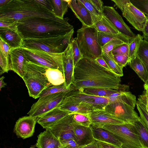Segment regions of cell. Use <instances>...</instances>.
<instances>
[{
  "label": "cell",
  "instance_id": "obj_12",
  "mask_svg": "<svg viewBox=\"0 0 148 148\" xmlns=\"http://www.w3.org/2000/svg\"><path fill=\"white\" fill-rule=\"evenodd\" d=\"M74 122L73 114L71 113L48 128L61 143L70 139L75 140L73 125Z\"/></svg>",
  "mask_w": 148,
  "mask_h": 148
},
{
  "label": "cell",
  "instance_id": "obj_55",
  "mask_svg": "<svg viewBox=\"0 0 148 148\" xmlns=\"http://www.w3.org/2000/svg\"><path fill=\"white\" fill-rule=\"evenodd\" d=\"M4 76H2L0 78V90H1V89L7 85V84L5 82L3 79L5 78Z\"/></svg>",
  "mask_w": 148,
  "mask_h": 148
},
{
  "label": "cell",
  "instance_id": "obj_48",
  "mask_svg": "<svg viewBox=\"0 0 148 148\" xmlns=\"http://www.w3.org/2000/svg\"><path fill=\"white\" fill-rule=\"evenodd\" d=\"M95 8L102 14L104 8L103 3L101 0H90Z\"/></svg>",
  "mask_w": 148,
  "mask_h": 148
},
{
  "label": "cell",
  "instance_id": "obj_20",
  "mask_svg": "<svg viewBox=\"0 0 148 148\" xmlns=\"http://www.w3.org/2000/svg\"><path fill=\"white\" fill-rule=\"evenodd\" d=\"M90 127L96 140L109 143L121 148L122 143L112 132L96 124H91Z\"/></svg>",
  "mask_w": 148,
  "mask_h": 148
},
{
  "label": "cell",
  "instance_id": "obj_45",
  "mask_svg": "<svg viewBox=\"0 0 148 148\" xmlns=\"http://www.w3.org/2000/svg\"><path fill=\"white\" fill-rule=\"evenodd\" d=\"M113 55L114 58L117 63L123 69L129 62L128 56L118 54H116Z\"/></svg>",
  "mask_w": 148,
  "mask_h": 148
},
{
  "label": "cell",
  "instance_id": "obj_5",
  "mask_svg": "<svg viewBox=\"0 0 148 148\" xmlns=\"http://www.w3.org/2000/svg\"><path fill=\"white\" fill-rule=\"evenodd\" d=\"M48 68L27 61L25 74L22 78L27 88L29 96L36 99L42 92L52 85L46 75Z\"/></svg>",
  "mask_w": 148,
  "mask_h": 148
},
{
  "label": "cell",
  "instance_id": "obj_59",
  "mask_svg": "<svg viewBox=\"0 0 148 148\" xmlns=\"http://www.w3.org/2000/svg\"><path fill=\"white\" fill-rule=\"evenodd\" d=\"M147 93H148V92H147Z\"/></svg>",
  "mask_w": 148,
  "mask_h": 148
},
{
  "label": "cell",
  "instance_id": "obj_34",
  "mask_svg": "<svg viewBox=\"0 0 148 148\" xmlns=\"http://www.w3.org/2000/svg\"><path fill=\"white\" fill-rule=\"evenodd\" d=\"M143 38V36L140 34H138L129 44V62L134 58L138 54L140 45Z\"/></svg>",
  "mask_w": 148,
  "mask_h": 148
},
{
  "label": "cell",
  "instance_id": "obj_39",
  "mask_svg": "<svg viewBox=\"0 0 148 148\" xmlns=\"http://www.w3.org/2000/svg\"><path fill=\"white\" fill-rule=\"evenodd\" d=\"M74 120L75 123L84 126L89 127L92 124L88 114L73 113Z\"/></svg>",
  "mask_w": 148,
  "mask_h": 148
},
{
  "label": "cell",
  "instance_id": "obj_58",
  "mask_svg": "<svg viewBox=\"0 0 148 148\" xmlns=\"http://www.w3.org/2000/svg\"><path fill=\"white\" fill-rule=\"evenodd\" d=\"M59 148H64L63 147L62 145V146L61 147H60Z\"/></svg>",
  "mask_w": 148,
  "mask_h": 148
},
{
  "label": "cell",
  "instance_id": "obj_29",
  "mask_svg": "<svg viewBox=\"0 0 148 148\" xmlns=\"http://www.w3.org/2000/svg\"><path fill=\"white\" fill-rule=\"evenodd\" d=\"M132 124L135 127L139 139L143 148H148V128L140 119Z\"/></svg>",
  "mask_w": 148,
  "mask_h": 148
},
{
  "label": "cell",
  "instance_id": "obj_28",
  "mask_svg": "<svg viewBox=\"0 0 148 148\" xmlns=\"http://www.w3.org/2000/svg\"><path fill=\"white\" fill-rule=\"evenodd\" d=\"M46 75L49 82L52 85H60L65 82L63 73L58 69L48 68Z\"/></svg>",
  "mask_w": 148,
  "mask_h": 148
},
{
  "label": "cell",
  "instance_id": "obj_56",
  "mask_svg": "<svg viewBox=\"0 0 148 148\" xmlns=\"http://www.w3.org/2000/svg\"><path fill=\"white\" fill-rule=\"evenodd\" d=\"M10 0H0V7H1L8 3Z\"/></svg>",
  "mask_w": 148,
  "mask_h": 148
},
{
  "label": "cell",
  "instance_id": "obj_2",
  "mask_svg": "<svg viewBox=\"0 0 148 148\" xmlns=\"http://www.w3.org/2000/svg\"><path fill=\"white\" fill-rule=\"evenodd\" d=\"M68 18L55 19L35 17L16 21L18 29L24 40L56 36L65 35L74 30Z\"/></svg>",
  "mask_w": 148,
  "mask_h": 148
},
{
  "label": "cell",
  "instance_id": "obj_42",
  "mask_svg": "<svg viewBox=\"0 0 148 148\" xmlns=\"http://www.w3.org/2000/svg\"><path fill=\"white\" fill-rule=\"evenodd\" d=\"M125 43L119 39H116L110 41L102 47V52L108 54L116 47Z\"/></svg>",
  "mask_w": 148,
  "mask_h": 148
},
{
  "label": "cell",
  "instance_id": "obj_57",
  "mask_svg": "<svg viewBox=\"0 0 148 148\" xmlns=\"http://www.w3.org/2000/svg\"><path fill=\"white\" fill-rule=\"evenodd\" d=\"M144 88L145 91L148 92V84H144Z\"/></svg>",
  "mask_w": 148,
  "mask_h": 148
},
{
  "label": "cell",
  "instance_id": "obj_40",
  "mask_svg": "<svg viewBox=\"0 0 148 148\" xmlns=\"http://www.w3.org/2000/svg\"><path fill=\"white\" fill-rule=\"evenodd\" d=\"M136 105L141 120L148 128V113L144 105L138 101H136Z\"/></svg>",
  "mask_w": 148,
  "mask_h": 148
},
{
  "label": "cell",
  "instance_id": "obj_3",
  "mask_svg": "<svg viewBox=\"0 0 148 148\" xmlns=\"http://www.w3.org/2000/svg\"><path fill=\"white\" fill-rule=\"evenodd\" d=\"M35 17L58 18L36 0H10L0 7L1 20L14 22Z\"/></svg>",
  "mask_w": 148,
  "mask_h": 148
},
{
  "label": "cell",
  "instance_id": "obj_51",
  "mask_svg": "<svg viewBox=\"0 0 148 148\" xmlns=\"http://www.w3.org/2000/svg\"><path fill=\"white\" fill-rule=\"evenodd\" d=\"M95 60L102 66L110 71H112L110 69L102 57H98L96 58Z\"/></svg>",
  "mask_w": 148,
  "mask_h": 148
},
{
  "label": "cell",
  "instance_id": "obj_44",
  "mask_svg": "<svg viewBox=\"0 0 148 148\" xmlns=\"http://www.w3.org/2000/svg\"><path fill=\"white\" fill-rule=\"evenodd\" d=\"M129 44L124 43L116 47L112 51L113 55L118 54L125 55L128 56Z\"/></svg>",
  "mask_w": 148,
  "mask_h": 148
},
{
  "label": "cell",
  "instance_id": "obj_30",
  "mask_svg": "<svg viewBox=\"0 0 148 148\" xmlns=\"http://www.w3.org/2000/svg\"><path fill=\"white\" fill-rule=\"evenodd\" d=\"M98 36L99 42L101 47L108 42L114 40L119 39L128 44L133 40L122 34H115L98 32Z\"/></svg>",
  "mask_w": 148,
  "mask_h": 148
},
{
  "label": "cell",
  "instance_id": "obj_38",
  "mask_svg": "<svg viewBox=\"0 0 148 148\" xmlns=\"http://www.w3.org/2000/svg\"><path fill=\"white\" fill-rule=\"evenodd\" d=\"M71 42L72 45L74 65L75 67L76 64L82 58L83 56L81 53L77 38H72Z\"/></svg>",
  "mask_w": 148,
  "mask_h": 148
},
{
  "label": "cell",
  "instance_id": "obj_35",
  "mask_svg": "<svg viewBox=\"0 0 148 148\" xmlns=\"http://www.w3.org/2000/svg\"><path fill=\"white\" fill-rule=\"evenodd\" d=\"M75 89L72 84L71 87L67 89L64 83L58 86L51 85L44 90L41 93L39 97L53 94L60 92H67Z\"/></svg>",
  "mask_w": 148,
  "mask_h": 148
},
{
  "label": "cell",
  "instance_id": "obj_37",
  "mask_svg": "<svg viewBox=\"0 0 148 148\" xmlns=\"http://www.w3.org/2000/svg\"><path fill=\"white\" fill-rule=\"evenodd\" d=\"M85 7L90 13L93 23L99 19L103 15L94 6L90 0H79Z\"/></svg>",
  "mask_w": 148,
  "mask_h": 148
},
{
  "label": "cell",
  "instance_id": "obj_32",
  "mask_svg": "<svg viewBox=\"0 0 148 148\" xmlns=\"http://www.w3.org/2000/svg\"><path fill=\"white\" fill-rule=\"evenodd\" d=\"M53 13L57 18L63 19L69 7V0H51Z\"/></svg>",
  "mask_w": 148,
  "mask_h": 148
},
{
  "label": "cell",
  "instance_id": "obj_9",
  "mask_svg": "<svg viewBox=\"0 0 148 148\" xmlns=\"http://www.w3.org/2000/svg\"><path fill=\"white\" fill-rule=\"evenodd\" d=\"M21 48L28 61L47 68L58 69L63 73L62 53H50L36 49Z\"/></svg>",
  "mask_w": 148,
  "mask_h": 148
},
{
  "label": "cell",
  "instance_id": "obj_27",
  "mask_svg": "<svg viewBox=\"0 0 148 148\" xmlns=\"http://www.w3.org/2000/svg\"><path fill=\"white\" fill-rule=\"evenodd\" d=\"M128 64L135 71L145 84H148V74L146 69L139 58L138 54L129 62Z\"/></svg>",
  "mask_w": 148,
  "mask_h": 148
},
{
  "label": "cell",
  "instance_id": "obj_22",
  "mask_svg": "<svg viewBox=\"0 0 148 148\" xmlns=\"http://www.w3.org/2000/svg\"><path fill=\"white\" fill-rule=\"evenodd\" d=\"M69 5L82 25L91 26L93 25V21L90 13L79 0H69Z\"/></svg>",
  "mask_w": 148,
  "mask_h": 148
},
{
  "label": "cell",
  "instance_id": "obj_7",
  "mask_svg": "<svg viewBox=\"0 0 148 148\" xmlns=\"http://www.w3.org/2000/svg\"><path fill=\"white\" fill-rule=\"evenodd\" d=\"M77 39L81 53L94 59L102 57V47L99 42L98 31L92 26L82 25L77 31Z\"/></svg>",
  "mask_w": 148,
  "mask_h": 148
},
{
  "label": "cell",
  "instance_id": "obj_19",
  "mask_svg": "<svg viewBox=\"0 0 148 148\" xmlns=\"http://www.w3.org/2000/svg\"><path fill=\"white\" fill-rule=\"evenodd\" d=\"M71 113L70 112L58 107L37 118V123L43 128L46 129L52 127Z\"/></svg>",
  "mask_w": 148,
  "mask_h": 148
},
{
  "label": "cell",
  "instance_id": "obj_17",
  "mask_svg": "<svg viewBox=\"0 0 148 148\" xmlns=\"http://www.w3.org/2000/svg\"><path fill=\"white\" fill-rule=\"evenodd\" d=\"M0 38L11 49L23 47L24 39L18 29L16 23L8 27H0Z\"/></svg>",
  "mask_w": 148,
  "mask_h": 148
},
{
  "label": "cell",
  "instance_id": "obj_16",
  "mask_svg": "<svg viewBox=\"0 0 148 148\" xmlns=\"http://www.w3.org/2000/svg\"><path fill=\"white\" fill-rule=\"evenodd\" d=\"M37 117L30 116L19 118L15 124L14 132L18 137L23 139L32 136L34 132Z\"/></svg>",
  "mask_w": 148,
  "mask_h": 148
},
{
  "label": "cell",
  "instance_id": "obj_52",
  "mask_svg": "<svg viewBox=\"0 0 148 148\" xmlns=\"http://www.w3.org/2000/svg\"><path fill=\"white\" fill-rule=\"evenodd\" d=\"M96 141L99 145V148H119L109 143L101 141Z\"/></svg>",
  "mask_w": 148,
  "mask_h": 148
},
{
  "label": "cell",
  "instance_id": "obj_41",
  "mask_svg": "<svg viewBox=\"0 0 148 148\" xmlns=\"http://www.w3.org/2000/svg\"><path fill=\"white\" fill-rule=\"evenodd\" d=\"M0 75L10 70L9 54L0 53Z\"/></svg>",
  "mask_w": 148,
  "mask_h": 148
},
{
  "label": "cell",
  "instance_id": "obj_15",
  "mask_svg": "<svg viewBox=\"0 0 148 148\" xmlns=\"http://www.w3.org/2000/svg\"><path fill=\"white\" fill-rule=\"evenodd\" d=\"M9 60L10 70L13 71L22 78L25 73L28 61L21 47L11 49Z\"/></svg>",
  "mask_w": 148,
  "mask_h": 148
},
{
  "label": "cell",
  "instance_id": "obj_18",
  "mask_svg": "<svg viewBox=\"0 0 148 148\" xmlns=\"http://www.w3.org/2000/svg\"><path fill=\"white\" fill-rule=\"evenodd\" d=\"M62 56L63 74L65 79L64 84L66 88L69 89L71 87L72 84L74 68L71 41L62 52Z\"/></svg>",
  "mask_w": 148,
  "mask_h": 148
},
{
  "label": "cell",
  "instance_id": "obj_36",
  "mask_svg": "<svg viewBox=\"0 0 148 148\" xmlns=\"http://www.w3.org/2000/svg\"><path fill=\"white\" fill-rule=\"evenodd\" d=\"M138 54L139 58L144 64L148 74V42L143 40Z\"/></svg>",
  "mask_w": 148,
  "mask_h": 148
},
{
  "label": "cell",
  "instance_id": "obj_54",
  "mask_svg": "<svg viewBox=\"0 0 148 148\" xmlns=\"http://www.w3.org/2000/svg\"><path fill=\"white\" fill-rule=\"evenodd\" d=\"M79 148H99V147L97 141L95 140V142L91 143L81 147Z\"/></svg>",
  "mask_w": 148,
  "mask_h": 148
},
{
  "label": "cell",
  "instance_id": "obj_53",
  "mask_svg": "<svg viewBox=\"0 0 148 148\" xmlns=\"http://www.w3.org/2000/svg\"><path fill=\"white\" fill-rule=\"evenodd\" d=\"M147 21L144 29L142 32L143 33V36L144 40L148 42V17L147 16Z\"/></svg>",
  "mask_w": 148,
  "mask_h": 148
},
{
  "label": "cell",
  "instance_id": "obj_46",
  "mask_svg": "<svg viewBox=\"0 0 148 148\" xmlns=\"http://www.w3.org/2000/svg\"><path fill=\"white\" fill-rule=\"evenodd\" d=\"M61 143L64 148H79V146L75 140L70 139L64 141Z\"/></svg>",
  "mask_w": 148,
  "mask_h": 148
},
{
  "label": "cell",
  "instance_id": "obj_47",
  "mask_svg": "<svg viewBox=\"0 0 148 148\" xmlns=\"http://www.w3.org/2000/svg\"><path fill=\"white\" fill-rule=\"evenodd\" d=\"M138 101L144 105L148 113V93L147 92L145 91L144 94L140 95L138 98Z\"/></svg>",
  "mask_w": 148,
  "mask_h": 148
},
{
  "label": "cell",
  "instance_id": "obj_31",
  "mask_svg": "<svg viewBox=\"0 0 148 148\" xmlns=\"http://www.w3.org/2000/svg\"><path fill=\"white\" fill-rule=\"evenodd\" d=\"M78 89L86 94L104 97H108L119 90L98 88H84Z\"/></svg>",
  "mask_w": 148,
  "mask_h": 148
},
{
  "label": "cell",
  "instance_id": "obj_26",
  "mask_svg": "<svg viewBox=\"0 0 148 148\" xmlns=\"http://www.w3.org/2000/svg\"><path fill=\"white\" fill-rule=\"evenodd\" d=\"M92 26L98 32L115 34H121L103 14Z\"/></svg>",
  "mask_w": 148,
  "mask_h": 148
},
{
  "label": "cell",
  "instance_id": "obj_14",
  "mask_svg": "<svg viewBox=\"0 0 148 148\" xmlns=\"http://www.w3.org/2000/svg\"><path fill=\"white\" fill-rule=\"evenodd\" d=\"M103 13L122 34L132 40L136 36L113 7L104 6Z\"/></svg>",
  "mask_w": 148,
  "mask_h": 148
},
{
  "label": "cell",
  "instance_id": "obj_25",
  "mask_svg": "<svg viewBox=\"0 0 148 148\" xmlns=\"http://www.w3.org/2000/svg\"><path fill=\"white\" fill-rule=\"evenodd\" d=\"M36 144L38 148H59L62 144L49 128L42 132L38 136Z\"/></svg>",
  "mask_w": 148,
  "mask_h": 148
},
{
  "label": "cell",
  "instance_id": "obj_4",
  "mask_svg": "<svg viewBox=\"0 0 148 148\" xmlns=\"http://www.w3.org/2000/svg\"><path fill=\"white\" fill-rule=\"evenodd\" d=\"M136 101L134 95L125 92L114 101L109 102L104 110L125 123H133L140 119L134 110Z\"/></svg>",
  "mask_w": 148,
  "mask_h": 148
},
{
  "label": "cell",
  "instance_id": "obj_10",
  "mask_svg": "<svg viewBox=\"0 0 148 148\" xmlns=\"http://www.w3.org/2000/svg\"><path fill=\"white\" fill-rule=\"evenodd\" d=\"M67 92H60L39 98L31 106L27 113L29 116L37 118L58 107Z\"/></svg>",
  "mask_w": 148,
  "mask_h": 148
},
{
  "label": "cell",
  "instance_id": "obj_24",
  "mask_svg": "<svg viewBox=\"0 0 148 148\" xmlns=\"http://www.w3.org/2000/svg\"><path fill=\"white\" fill-rule=\"evenodd\" d=\"M88 116L93 124H117L125 123L104 110H93L88 114Z\"/></svg>",
  "mask_w": 148,
  "mask_h": 148
},
{
  "label": "cell",
  "instance_id": "obj_33",
  "mask_svg": "<svg viewBox=\"0 0 148 148\" xmlns=\"http://www.w3.org/2000/svg\"><path fill=\"white\" fill-rule=\"evenodd\" d=\"M102 57L112 72L120 77L123 76V69L117 63L111 51L108 54L102 52Z\"/></svg>",
  "mask_w": 148,
  "mask_h": 148
},
{
  "label": "cell",
  "instance_id": "obj_50",
  "mask_svg": "<svg viewBox=\"0 0 148 148\" xmlns=\"http://www.w3.org/2000/svg\"><path fill=\"white\" fill-rule=\"evenodd\" d=\"M117 6L123 12L124 8L128 3L130 1V0H112Z\"/></svg>",
  "mask_w": 148,
  "mask_h": 148
},
{
  "label": "cell",
  "instance_id": "obj_6",
  "mask_svg": "<svg viewBox=\"0 0 148 148\" xmlns=\"http://www.w3.org/2000/svg\"><path fill=\"white\" fill-rule=\"evenodd\" d=\"M74 30L56 36L24 40L22 47L40 50L53 53H62L71 41Z\"/></svg>",
  "mask_w": 148,
  "mask_h": 148
},
{
  "label": "cell",
  "instance_id": "obj_43",
  "mask_svg": "<svg viewBox=\"0 0 148 148\" xmlns=\"http://www.w3.org/2000/svg\"><path fill=\"white\" fill-rule=\"evenodd\" d=\"M135 7L148 17V0H130Z\"/></svg>",
  "mask_w": 148,
  "mask_h": 148
},
{
  "label": "cell",
  "instance_id": "obj_11",
  "mask_svg": "<svg viewBox=\"0 0 148 148\" xmlns=\"http://www.w3.org/2000/svg\"><path fill=\"white\" fill-rule=\"evenodd\" d=\"M65 97L92 107L95 110H104L108 104V97H97L85 94L78 89H74L67 92Z\"/></svg>",
  "mask_w": 148,
  "mask_h": 148
},
{
  "label": "cell",
  "instance_id": "obj_49",
  "mask_svg": "<svg viewBox=\"0 0 148 148\" xmlns=\"http://www.w3.org/2000/svg\"><path fill=\"white\" fill-rule=\"evenodd\" d=\"M36 0L37 2L45 7L48 10L53 13V8L51 0Z\"/></svg>",
  "mask_w": 148,
  "mask_h": 148
},
{
  "label": "cell",
  "instance_id": "obj_21",
  "mask_svg": "<svg viewBox=\"0 0 148 148\" xmlns=\"http://www.w3.org/2000/svg\"><path fill=\"white\" fill-rule=\"evenodd\" d=\"M75 140L78 145L82 147L95 141L90 127L73 123Z\"/></svg>",
  "mask_w": 148,
  "mask_h": 148
},
{
  "label": "cell",
  "instance_id": "obj_23",
  "mask_svg": "<svg viewBox=\"0 0 148 148\" xmlns=\"http://www.w3.org/2000/svg\"><path fill=\"white\" fill-rule=\"evenodd\" d=\"M60 109L71 113L88 114L95 110L91 106L79 102L65 97L58 107Z\"/></svg>",
  "mask_w": 148,
  "mask_h": 148
},
{
  "label": "cell",
  "instance_id": "obj_13",
  "mask_svg": "<svg viewBox=\"0 0 148 148\" xmlns=\"http://www.w3.org/2000/svg\"><path fill=\"white\" fill-rule=\"evenodd\" d=\"M122 14L135 29L140 31H143L147 21V17L130 2L125 5Z\"/></svg>",
  "mask_w": 148,
  "mask_h": 148
},
{
  "label": "cell",
  "instance_id": "obj_1",
  "mask_svg": "<svg viewBox=\"0 0 148 148\" xmlns=\"http://www.w3.org/2000/svg\"><path fill=\"white\" fill-rule=\"evenodd\" d=\"M121 82L120 77L95 59L83 56L74 67L72 84L75 89L98 88L118 90Z\"/></svg>",
  "mask_w": 148,
  "mask_h": 148
},
{
  "label": "cell",
  "instance_id": "obj_8",
  "mask_svg": "<svg viewBox=\"0 0 148 148\" xmlns=\"http://www.w3.org/2000/svg\"><path fill=\"white\" fill-rule=\"evenodd\" d=\"M97 125L112 132L122 143L121 148H143L132 123Z\"/></svg>",
  "mask_w": 148,
  "mask_h": 148
}]
</instances>
